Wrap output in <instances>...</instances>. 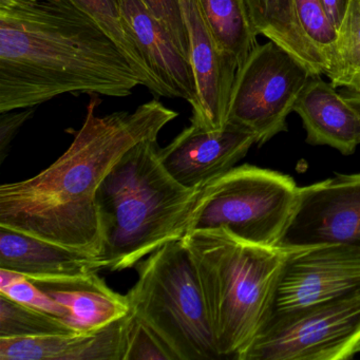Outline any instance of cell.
Segmentation results:
<instances>
[{
	"label": "cell",
	"instance_id": "obj_1",
	"mask_svg": "<svg viewBox=\"0 0 360 360\" xmlns=\"http://www.w3.org/2000/svg\"><path fill=\"white\" fill-rule=\"evenodd\" d=\"M96 106L94 98L70 147L47 169L0 186V226L100 258L98 187L129 149L158 141L179 115L158 100L105 117L96 115Z\"/></svg>",
	"mask_w": 360,
	"mask_h": 360
},
{
	"label": "cell",
	"instance_id": "obj_2",
	"mask_svg": "<svg viewBox=\"0 0 360 360\" xmlns=\"http://www.w3.org/2000/svg\"><path fill=\"white\" fill-rule=\"evenodd\" d=\"M142 86L115 41L67 0H0V113Z\"/></svg>",
	"mask_w": 360,
	"mask_h": 360
},
{
	"label": "cell",
	"instance_id": "obj_3",
	"mask_svg": "<svg viewBox=\"0 0 360 360\" xmlns=\"http://www.w3.org/2000/svg\"><path fill=\"white\" fill-rule=\"evenodd\" d=\"M159 148L157 140L139 143L98 187L103 269H131L188 231L202 188H187L174 180L160 160Z\"/></svg>",
	"mask_w": 360,
	"mask_h": 360
},
{
	"label": "cell",
	"instance_id": "obj_4",
	"mask_svg": "<svg viewBox=\"0 0 360 360\" xmlns=\"http://www.w3.org/2000/svg\"><path fill=\"white\" fill-rule=\"evenodd\" d=\"M205 298L221 359L244 360L273 315L285 250L240 239L229 229L183 237Z\"/></svg>",
	"mask_w": 360,
	"mask_h": 360
},
{
	"label": "cell",
	"instance_id": "obj_5",
	"mask_svg": "<svg viewBox=\"0 0 360 360\" xmlns=\"http://www.w3.org/2000/svg\"><path fill=\"white\" fill-rule=\"evenodd\" d=\"M139 279L126 294L130 311L172 360L221 359L205 298L182 239L136 263Z\"/></svg>",
	"mask_w": 360,
	"mask_h": 360
},
{
	"label": "cell",
	"instance_id": "obj_6",
	"mask_svg": "<svg viewBox=\"0 0 360 360\" xmlns=\"http://www.w3.org/2000/svg\"><path fill=\"white\" fill-rule=\"evenodd\" d=\"M298 191L288 174L248 164L236 166L202 187L188 231L223 227L244 241L276 248Z\"/></svg>",
	"mask_w": 360,
	"mask_h": 360
},
{
	"label": "cell",
	"instance_id": "obj_7",
	"mask_svg": "<svg viewBox=\"0 0 360 360\" xmlns=\"http://www.w3.org/2000/svg\"><path fill=\"white\" fill-rule=\"evenodd\" d=\"M360 353V295L274 313L244 360H345Z\"/></svg>",
	"mask_w": 360,
	"mask_h": 360
},
{
	"label": "cell",
	"instance_id": "obj_8",
	"mask_svg": "<svg viewBox=\"0 0 360 360\" xmlns=\"http://www.w3.org/2000/svg\"><path fill=\"white\" fill-rule=\"evenodd\" d=\"M311 77L277 44L257 46L237 70L226 124L252 132L257 144H265L288 131L286 119Z\"/></svg>",
	"mask_w": 360,
	"mask_h": 360
},
{
	"label": "cell",
	"instance_id": "obj_9",
	"mask_svg": "<svg viewBox=\"0 0 360 360\" xmlns=\"http://www.w3.org/2000/svg\"><path fill=\"white\" fill-rule=\"evenodd\" d=\"M360 295V248L320 244L285 250L274 313Z\"/></svg>",
	"mask_w": 360,
	"mask_h": 360
},
{
	"label": "cell",
	"instance_id": "obj_10",
	"mask_svg": "<svg viewBox=\"0 0 360 360\" xmlns=\"http://www.w3.org/2000/svg\"><path fill=\"white\" fill-rule=\"evenodd\" d=\"M328 243L360 248V174H337L299 187L276 248L288 250Z\"/></svg>",
	"mask_w": 360,
	"mask_h": 360
},
{
	"label": "cell",
	"instance_id": "obj_11",
	"mask_svg": "<svg viewBox=\"0 0 360 360\" xmlns=\"http://www.w3.org/2000/svg\"><path fill=\"white\" fill-rule=\"evenodd\" d=\"M254 144L257 140L252 132L231 124L219 130L191 124L170 144L159 148V157L183 186L202 188L236 167Z\"/></svg>",
	"mask_w": 360,
	"mask_h": 360
},
{
	"label": "cell",
	"instance_id": "obj_12",
	"mask_svg": "<svg viewBox=\"0 0 360 360\" xmlns=\"http://www.w3.org/2000/svg\"><path fill=\"white\" fill-rule=\"evenodd\" d=\"M181 6L188 32L189 63L197 89V106L193 109L191 123L204 129H222L226 126L237 63L219 46L197 1L181 0Z\"/></svg>",
	"mask_w": 360,
	"mask_h": 360
},
{
	"label": "cell",
	"instance_id": "obj_13",
	"mask_svg": "<svg viewBox=\"0 0 360 360\" xmlns=\"http://www.w3.org/2000/svg\"><path fill=\"white\" fill-rule=\"evenodd\" d=\"M122 18L166 98L197 106V89L188 58L143 0H119Z\"/></svg>",
	"mask_w": 360,
	"mask_h": 360
},
{
	"label": "cell",
	"instance_id": "obj_14",
	"mask_svg": "<svg viewBox=\"0 0 360 360\" xmlns=\"http://www.w3.org/2000/svg\"><path fill=\"white\" fill-rule=\"evenodd\" d=\"M307 132L305 142L351 155L360 145V115L336 88L314 75L294 105Z\"/></svg>",
	"mask_w": 360,
	"mask_h": 360
},
{
	"label": "cell",
	"instance_id": "obj_15",
	"mask_svg": "<svg viewBox=\"0 0 360 360\" xmlns=\"http://www.w3.org/2000/svg\"><path fill=\"white\" fill-rule=\"evenodd\" d=\"M129 313L89 333L5 338L0 337V360H123Z\"/></svg>",
	"mask_w": 360,
	"mask_h": 360
},
{
	"label": "cell",
	"instance_id": "obj_16",
	"mask_svg": "<svg viewBox=\"0 0 360 360\" xmlns=\"http://www.w3.org/2000/svg\"><path fill=\"white\" fill-rule=\"evenodd\" d=\"M28 278L69 309V323L79 333L100 330L130 311L126 295L109 288L98 271L63 277Z\"/></svg>",
	"mask_w": 360,
	"mask_h": 360
},
{
	"label": "cell",
	"instance_id": "obj_17",
	"mask_svg": "<svg viewBox=\"0 0 360 360\" xmlns=\"http://www.w3.org/2000/svg\"><path fill=\"white\" fill-rule=\"evenodd\" d=\"M0 269L26 277L77 276L103 269L98 258L0 226Z\"/></svg>",
	"mask_w": 360,
	"mask_h": 360
},
{
	"label": "cell",
	"instance_id": "obj_18",
	"mask_svg": "<svg viewBox=\"0 0 360 360\" xmlns=\"http://www.w3.org/2000/svg\"><path fill=\"white\" fill-rule=\"evenodd\" d=\"M250 22L258 35L294 56L313 75H326L328 65L307 39L295 11V0H245Z\"/></svg>",
	"mask_w": 360,
	"mask_h": 360
},
{
	"label": "cell",
	"instance_id": "obj_19",
	"mask_svg": "<svg viewBox=\"0 0 360 360\" xmlns=\"http://www.w3.org/2000/svg\"><path fill=\"white\" fill-rule=\"evenodd\" d=\"M219 46L235 58L238 69L259 45L245 0H195Z\"/></svg>",
	"mask_w": 360,
	"mask_h": 360
},
{
	"label": "cell",
	"instance_id": "obj_20",
	"mask_svg": "<svg viewBox=\"0 0 360 360\" xmlns=\"http://www.w3.org/2000/svg\"><path fill=\"white\" fill-rule=\"evenodd\" d=\"M67 1L77 8L79 12L91 18L115 41L117 47L121 49L134 70L136 71L142 86L148 88L155 96L166 98L165 91L153 77L139 50L136 41L124 22L121 10H120L119 0H67Z\"/></svg>",
	"mask_w": 360,
	"mask_h": 360
},
{
	"label": "cell",
	"instance_id": "obj_21",
	"mask_svg": "<svg viewBox=\"0 0 360 360\" xmlns=\"http://www.w3.org/2000/svg\"><path fill=\"white\" fill-rule=\"evenodd\" d=\"M326 77L335 88L360 94V4L351 0L338 29L334 60Z\"/></svg>",
	"mask_w": 360,
	"mask_h": 360
},
{
	"label": "cell",
	"instance_id": "obj_22",
	"mask_svg": "<svg viewBox=\"0 0 360 360\" xmlns=\"http://www.w3.org/2000/svg\"><path fill=\"white\" fill-rule=\"evenodd\" d=\"M77 333L79 332L64 320L22 304L0 292V337L33 338Z\"/></svg>",
	"mask_w": 360,
	"mask_h": 360
},
{
	"label": "cell",
	"instance_id": "obj_23",
	"mask_svg": "<svg viewBox=\"0 0 360 360\" xmlns=\"http://www.w3.org/2000/svg\"><path fill=\"white\" fill-rule=\"evenodd\" d=\"M295 11L305 37L323 56L330 69L336 50L338 29L328 18L321 0H295Z\"/></svg>",
	"mask_w": 360,
	"mask_h": 360
},
{
	"label": "cell",
	"instance_id": "obj_24",
	"mask_svg": "<svg viewBox=\"0 0 360 360\" xmlns=\"http://www.w3.org/2000/svg\"><path fill=\"white\" fill-rule=\"evenodd\" d=\"M0 292L18 302L56 316L70 324L69 309L37 288L22 274L0 269Z\"/></svg>",
	"mask_w": 360,
	"mask_h": 360
},
{
	"label": "cell",
	"instance_id": "obj_25",
	"mask_svg": "<svg viewBox=\"0 0 360 360\" xmlns=\"http://www.w3.org/2000/svg\"><path fill=\"white\" fill-rule=\"evenodd\" d=\"M123 360H172L153 333L131 311H129Z\"/></svg>",
	"mask_w": 360,
	"mask_h": 360
},
{
	"label": "cell",
	"instance_id": "obj_26",
	"mask_svg": "<svg viewBox=\"0 0 360 360\" xmlns=\"http://www.w3.org/2000/svg\"><path fill=\"white\" fill-rule=\"evenodd\" d=\"M153 15L166 27L181 51L189 60V39L181 0H143Z\"/></svg>",
	"mask_w": 360,
	"mask_h": 360
},
{
	"label": "cell",
	"instance_id": "obj_27",
	"mask_svg": "<svg viewBox=\"0 0 360 360\" xmlns=\"http://www.w3.org/2000/svg\"><path fill=\"white\" fill-rule=\"evenodd\" d=\"M35 107L1 112L0 115V164L9 153V147L25 123L34 115Z\"/></svg>",
	"mask_w": 360,
	"mask_h": 360
},
{
	"label": "cell",
	"instance_id": "obj_28",
	"mask_svg": "<svg viewBox=\"0 0 360 360\" xmlns=\"http://www.w3.org/2000/svg\"><path fill=\"white\" fill-rule=\"evenodd\" d=\"M321 3L333 24L339 29L349 9L351 0H321Z\"/></svg>",
	"mask_w": 360,
	"mask_h": 360
},
{
	"label": "cell",
	"instance_id": "obj_29",
	"mask_svg": "<svg viewBox=\"0 0 360 360\" xmlns=\"http://www.w3.org/2000/svg\"><path fill=\"white\" fill-rule=\"evenodd\" d=\"M345 96V100L349 102L351 106L357 111L358 115H360V94H352V92L347 91L345 94H342Z\"/></svg>",
	"mask_w": 360,
	"mask_h": 360
},
{
	"label": "cell",
	"instance_id": "obj_30",
	"mask_svg": "<svg viewBox=\"0 0 360 360\" xmlns=\"http://www.w3.org/2000/svg\"><path fill=\"white\" fill-rule=\"evenodd\" d=\"M359 4H360V0H359Z\"/></svg>",
	"mask_w": 360,
	"mask_h": 360
}]
</instances>
